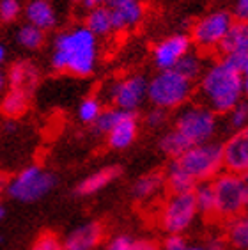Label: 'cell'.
<instances>
[{
	"label": "cell",
	"mask_w": 248,
	"mask_h": 250,
	"mask_svg": "<svg viewBox=\"0 0 248 250\" xmlns=\"http://www.w3.org/2000/svg\"><path fill=\"white\" fill-rule=\"evenodd\" d=\"M55 185H57L55 174L50 172V170H44L38 165H30V167L23 168L5 187V192L9 193V197L15 199V201L36 202L52 192Z\"/></svg>",
	"instance_id": "obj_6"
},
{
	"label": "cell",
	"mask_w": 248,
	"mask_h": 250,
	"mask_svg": "<svg viewBox=\"0 0 248 250\" xmlns=\"http://www.w3.org/2000/svg\"><path fill=\"white\" fill-rule=\"evenodd\" d=\"M32 250H64V247H62L57 236L43 234L36 240V243L32 245Z\"/></svg>",
	"instance_id": "obj_33"
},
{
	"label": "cell",
	"mask_w": 248,
	"mask_h": 250,
	"mask_svg": "<svg viewBox=\"0 0 248 250\" xmlns=\"http://www.w3.org/2000/svg\"><path fill=\"white\" fill-rule=\"evenodd\" d=\"M234 23V18L229 11H213L209 15L202 16L191 30L193 43L199 48L211 50L216 48L220 41L225 38V34L229 32L230 25Z\"/></svg>",
	"instance_id": "obj_9"
},
{
	"label": "cell",
	"mask_w": 248,
	"mask_h": 250,
	"mask_svg": "<svg viewBox=\"0 0 248 250\" xmlns=\"http://www.w3.org/2000/svg\"><path fill=\"white\" fill-rule=\"evenodd\" d=\"M197 218V208L191 193H172L163 204L160 224L168 234H183Z\"/></svg>",
	"instance_id": "obj_8"
},
{
	"label": "cell",
	"mask_w": 248,
	"mask_h": 250,
	"mask_svg": "<svg viewBox=\"0 0 248 250\" xmlns=\"http://www.w3.org/2000/svg\"><path fill=\"white\" fill-rule=\"evenodd\" d=\"M222 167L225 172L245 176L248 170V133L236 131L225 144H222Z\"/></svg>",
	"instance_id": "obj_11"
},
{
	"label": "cell",
	"mask_w": 248,
	"mask_h": 250,
	"mask_svg": "<svg viewBox=\"0 0 248 250\" xmlns=\"http://www.w3.org/2000/svg\"><path fill=\"white\" fill-rule=\"evenodd\" d=\"M126 2H131V0H108V9H114V7H119V5L126 4Z\"/></svg>",
	"instance_id": "obj_40"
},
{
	"label": "cell",
	"mask_w": 248,
	"mask_h": 250,
	"mask_svg": "<svg viewBox=\"0 0 248 250\" xmlns=\"http://www.w3.org/2000/svg\"><path fill=\"white\" fill-rule=\"evenodd\" d=\"M206 249L207 250H227V241L216 238V240H211L209 245L206 247Z\"/></svg>",
	"instance_id": "obj_38"
},
{
	"label": "cell",
	"mask_w": 248,
	"mask_h": 250,
	"mask_svg": "<svg viewBox=\"0 0 248 250\" xmlns=\"http://www.w3.org/2000/svg\"><path fill=\"white\" fill-rule=\"evenodd\" d=\"M85 27L94 34L96 38L98 36H108L112 32V20H110L108 7L100 5V7H94V9L89 11L85 20Z\"/></svg>",
	"instance_id": "obj_23"
},
{
	"label": "cell",
	"mask_w": 248,
	"mask_h": 250,
	"mask_svg": "<svg viewBox=\"0 0 248 250\" xmlns=\"http://www.w3.org/2000/svg\"><path fill=\"white\" fill-rule=\"evenodd\" d=\"M98 62L96 36L83 27L57 34L53 43L52 66L57 71H69L75 77H89Z\"/></svg>",
	"instance_id": "obj_1"
},
{
	"label": "cell",
	"mask_w": 248,
	"mask_h": 250,
	"mask_svg": "<svg viewBox=\"0 0 248 250\" xmlns=\"http://www.w3.org/2000/svg\"><path fill=\"white\" fill-rule=\"evenodd\" d=\"M247 91V77L236 73L224 62H216L206 69L201 80V92L213 114H229L241 103Z\"/></svg>",
	"instance_id": "obj_2"
},
{
	"label": "cell",
	"mask_w": 248,
	"mask_h": 250,
	"mask_svg": "<svg viewBox=\"0 0 248 250\" xmlns=\"http://www.w3.org/2000/svg\"><path fill=\"white\" fill-rule=\"evenodd\" d=\"M5 213H7V211H5V206L2 204V202H0V220L5 217Z\"/></svg>",
	"instance_id": "obj_44"
},
{
	"label": "cell",
	"mask_w": 248,
	"mask_h": 250,
	"mask_svg": "<svg viewBox=\"0 0 248 250\" xmlns=\"http://www.w3.org/2000/svg\"><path fill=\"white\" fill-rule=\"evenodd\" d=\"M232 18H236L238 21H243V23H247V18H248V0H236Z\"/></svg>",
	"instance_id": "obj_37"
},
{
	"label": "cell",
	"mask_w": 248,
	"mask_h": 250,
	"mask_svg": "<svg viewBox=\"0 0 248 250\" xmlns=\"http://www.w3.org/2000/svg\"><path fill=\"white\" fill-rule=\"evenodd\" d=\"M27 108H29V94L25 91H20V89H11L2 100V105H0L2 114L9 119H16V117L23 116Z\"/></svg>",
	"instance_id": "obj_20"
},
{
	"label": "cell",
	"mask_w": 248,
	"mask_h": 250,
	"mask_svg": "<svg viewBox=\"0 0 248 250\" xmlns=\"http://www.w3.org/2000/svg\"><path fill=\"white\" fill-rule=\"evenodd\" d=\"M27 23L38 27L39 30H50L57 25V13L50 0H29L25 5Z\"/></svg>",
	"instance_id": "obj_14"
},
{
	"label": "cell",
	"mask_w": 248,
	"mask_h": 250,
	"mask_svg": "<svg viewBox=\"0 0 248 250\" xmlns=\"http://www.w3.org/2000/svg\"><path fill=\"white\" fill-rule=\"evenodd\" d=\"M163 183H165V178H163V174H145L142 178H139L135 181L133 185V197L137 201H147V199L154 197L160 190H162Z\"/></svg>",
	"instance_id": "obj_21"
},
{
	"label": "cell",
	"mask_w": 248,
	"mask_h": 250,
	"mask_svg": "<svg viewBox=\"0 0 248 250\" xmlns=\"http://www.w3.org/2000/svg\"><path fill=\"white\" fill-rule=\"evenodd\" d=\"M4 59H5V48L0 44V64L4 62Z\"/></svg>",
	"instance_id": "obj_43"
},
{
	"label": "cell",
	"mask_w": 248,
	"mask_h": 250,
	"mask_svg": "<svg viewBox=\"0 0 248 250\" xmlns=\"http://www.w3.org/2000/svg\"><path fill=\"white\" fill-rule=\"evenodd\" d=\"M227 245H232L236 250H247L248 247V220L247 217L232 218L227 227Z\"/></svg>",
	"instance_id": "obj_27"
},
{
	"label": "cell",
	"mask_w": 248,
	"mask_h": 250,
	"mask_svg": "<svg viewBox=\"0 0 248 250\" xmlns=\"http://www.w3.org/2000/svg\"><path fill=\"white\" fill-rule=\"evenodd\" d=\"M172 69H174L177 75H181L185 80L193 83V80H197V78L202 75V71H204V62H202V59L199 53L186 52Z\"/></svg>",
	"instance_id": "obj_22"
},
{
	"label": "cell",
	"mask_w": 248,
	"mask_h": 250,
	"mask_svg": "<svg viewBox=\"0 0 248 250\" xmlns=\"http://www.w3.org/2000/svg\"><path fill=\"white\" fill-rule=\"evenodd\" d=\"M158 146H160V149L167 154V156H170L172 160H177L191 147L190 142H188L177 130L167 131V133L160 139V144Z\"/></svg>",
	"instance_id": "obj_25"
},
{
	"label": "cell",
	"mask_w": 248,
	"mask_h": 250,
	"mask_svg": "<svg viewBox=\"0 0 248 250\" xmlns=\"http://www.w3.org/2000/svg\"><path fill=\"white\" fill-rule=\"evenodd\" d=\"M188 247L183 234H168V238L163 243V250H185Z\"/></svg>",
	"instance_id": "obj_36"
},
{
	"label": "cell",
	"mask_w": 248,
	"mask_h": 250,
	"mask_svg": "<svg viewBox=\"0 0 248 250\" xmlns=\"http://www.w3.org/2000/svg\"><path fill=\"white\" fill-rule=\"evenodd\" d=\"M121 168L119 167H105L92 172L91 176H87L83 181H80L77 187L78 195H92V193L100 192L105 187H108L114 179L119 178Z\"/></svg>",
	"instance_id": "obj_18"
},
{
	"label": "cell",
	"mask_w": 248,
	"mask_h": 250,
	"mask_svg": "<svg viewBox=\"0 0 248 250\" xmlns=\"http://www.w3.org/2000/svg\"><path fill=\"white\" fill-rule=\"evenodd\" d=\"M195 183L211 181L222 172V144L206 142L191 146L183 156L174 160Z\"/></svg>",
	"instance_id": "obj_5"
},
{
	"label": "cell",
	"mask_w": 248,
	"mask_h": 250,
	"mask_svg": "<svg viewBox=\"0 0 248 250\" xmlns=\"http://www.w3.org/2000/svg\"><path fill=\"white\" fill-rule=\"evenodd\" d=\"M191 195H193V201H195L197 213H202L206 217L215 215V192H213L211 181L197 183Z\"/></svg>",
	"instance_id": "obj_24"
},
{
	"label": "cell",
	"mask_w": 248,
	"mask_h": 250,
	"mask_svg": "<svg viewBox=\"0 0 248 250\" xmlns=\"http://www.w3.org/2000/svg\"><path fill=\"white\" fill-rule=\"evenodd\" d=\"M247 121H248V105L247 103H238L232 110L229 112V125L230 128H234L236 131L247 130Z\"/></svg>",
	"instance_id": "obj_31"
},
{
	"label": "cell",
	"mask_w": 248,
	"mask_h": 250,
	"mask_svg": "<svg viewBox=\"0 0 248 250\" xmlns=\"http://www.w3.org/2000/svg\"><path fill=\"white\" fill-rule=\"evenodd\" d=\"M108 98L115 108L135 112L147 98V78L144 75H131L124 80L112 83L108 89Z\"/></svg>",
	"instance_id": "obj_10"
},
{
	"label": "cell",
	"mask_w": 248,
	"mask_h": 250,
	"mask_svg": "<svg viewBox=\"0 0 248 250\" xmlns=\"http://www.w3.org/2000/svg\"><path fill=\"white\" fill-rule=\"evenodd\" d=\"M135 240H131L129 236L121 234L115 236L114 240H110V243L106 245V250H133Z\"/></svg>",
	"instance_id": "obj_35"
},
{
	"label": "cell",
	"mask_w": 248,
	"mask_h": 250,
	"mask_svg": "<svg viewBox=\"0 0 248 250\" xmlns=\"http://www.w3.org/2000/svg\"><path fill=\"white\" fill-rule=\"evenodd\" d=\"M185 250H207L204 245H188Z\"/></svg>",
	"instance_id": "obj_42"
},
{
	"label": "cell",
	"mask_w": 248,
	"mask_h": 250,
	"mask_svg": "<svg viewBox=\"0 0 248 250\" xmlns=\"http://www.w3.org/2000/svg\"><path fill=\"white\" fill-rule=\"evenodd\" d=\"M193 83L185 80L174 69L156 73L151 80H147V100L156 108L172 110L179 108L190 100Z\"/></svg>",
	"instance_id": "obj_4"
},
{
	"label": "cell",
	"mask_w": 248,
	"mask_h": 250,
	"mask_svg": "<svg viewBox=\"0 0 248 250\" xmlns=\"http://www.w3.org/2000/svg\"><path fill=\"white\" fill-rule=\"evenodd\" d=\"M101 101L96 100V98H85V100L82 101L80 106H78V117H80L82 123H85V125H92L98 116L101 114Z\"/></svg>",
	"instance_id": "obj_30"
},
{
	"label": "cell",
	"mask_w": 248,
	"mask_h": 250,
	"mask_svg": "<svg viewBox=\"0 0 248 250\" xmlns=\"http://www.w3.org/2000/svg\"><path fill=\"white\" fill-rule=\"evenodd\" d=\"M124 116H126V112L119 110V108H115V106L101 110V114L98 116V119L92 123V125H94V131L96 133H106L108 135L110 131H112V128H114V126L117 125Z\"/></svg>",
	"instance_id": "obj_29"
},
{
	"label": "cell",
	"mask_w": 248,
	"mask_h": 250,
	"mask_svg": "<svg viewBox=\"0 0 248 250\" xmlns=\"http://www.w3.org/2000/svg\"><path fill=\"white\" fill-rule=\"evenodd\" d=\"M108 0H82V4L85 9H94V7H100V5L106 4Z\"/></svg>",
	"instance_id": "obj_39"
},
{
	"label": "cell",
	"mask_w": 248,
	"mask_h": 250,
	"mask_svg": "<svg viewBox=\"0 0 248 250\" xmlns=\"http://www.w3.org/2000/svg\"><path fill=\"white\" fill-rule=\"evenodd\" d=\"M215 192V215L225 220L243 217L248 204V183L245 176L220 172L211 179Z\"/></svg>",
	"instance_id": "obj_3"
},
{
	"label": "cell",
	"mask_w": 248,
	"mask_h": 250,
	"mask_svg": "<svg viewBox=\"0 0 248 250\" xmlns=\"http://www.w3.org/2000/svg\"><path fill=\"white\" fill-rule=\"evenodd\" d=\"M218 48L224 55L248 52V27H247V23H243V21H234V23L230 25L229 32L225 34V38L220 41Z\"/></svg>",
	"instance_id": "obj_19"
},
{
	"label": "cell",
	"mask_w": 248,
	"mask_h": 250,
	"mask_svg": "<svg viewBox=\"0 0 248 250\" xmlns=\"http://www.w3.org/2000/svg\"><path fill=\"white\" fill-rule=\"evenodd\" d=\"M167 185L172 193H191L197 183L176 162H172L167 172Z\"/></svg>",
	"instance_id": "obj_26"
},
{
	"label": "cell",
	"mask_w": 248,
	"mask_h": 250,
	"mask_svg": "<svg viewBox=\"0 0 248 250\" xmlns=\"http://www.w3.org/2000/svg\"><path fill=\"white\" fill-rule=\"evenodd\" d=\"M71 2H77V4H78V2H82V0H71Z\"/></svg>",
	"instance_id": "obj_46"
},
{
	"label": "cell",
	"mask_w": 248,
	"mask_h": 250,
	"mask_svg": "<svg viewBox=\"0 0 248 250\" xmlns=\"http://www.w3.org/2000/svg\"><path fill=\"white\" fill-rule=\"evenodd\" d=\"M16 41L27 50H38V48H41L44 43V32L39 30L38 27H34V25L25 23L18 29Z\"/></svg>",
	"instance_id": "obj_28"
},
{
	"label": "cell",
	"mask_w": 248,
	"mask_h": 250,
	"mask_svg": "<svg viewBox=\"0 0 248 250\" xmlns=\"http://www.w3.org/2000/svg\"><path fill=\"white\" fill-rule=\"evenodd\" d=\"M167 123V110H163V108H156L154 106L153 110H149L145 114V125L149 128H160Z\"/></svg>",
	"instance_id": "obj_34"
},
{
	"label": "cell",
	"mask_w": 248,
	"mask_h": 250,
	"mask_svg": "<svg viewBox=\"0 0 248 250\" xmlns=\"http://www.w3.org/2000/svg\"><path fill=\"white\" fill-rule=\"evenodd\" d=\"M190 44H191L190 38L185 36V34H174L170 38L163 39L162 43H158L154 46V52H153L156 67L160 71L172 69L186 52H190Z\"/></svg>",
	"instance_id": "obj_12"
},
{
	"label": "cell",
	"mask_w": 248,
	"mask_h": 250,
	"mask_svg": "<svg viewBox=\"0 0 248 250\" xmlns=\"http://www.w3.org/2000/svg\"><path fill=\"white\" fill-rule=\"evenodd\" d=\"M139 133V121L135 112H126V116L112 128L108 133V144L112 149H126L133 144Z\"/></svg>",
	"instance_id": "obj_15"
},
{
	"label": "cell",
	"mask_w": 248,
	"mask_h": 250,
	"mask_svg": "<svg viewBox=\"0 0 248 250\" xmlns=\"http://www.w3.org/2000/svg\"><path fill=\"white\" fill-rule=\"evenodd\" d=\"M144 18V4L140 0H131L126 4L110 9V20H112V30H123L126 27L139 25Z\"/></svg>",
	"instance_id": "obj_16"
},
{
	"label": "cell",
	"mask_w": 248,
	"mask_h": 250,
	"mask_svg": "<svg viewBox=\"0 0 248 250\" xmlns=\"http://www.w3.org/2000/svg\"><path fill=\"white\" fill-rule=\"evenodd\" d=\"M101 236H103V229L100 224L89 222L69 232L62 247L64 250H94L101 241Z\"/></svg>",
	"instance_id": "obj_13"
},
{
	"label": "cell",
	"mask_w": 248,
	"mask_h": 250,
	"mask_svg": "<svg viewBox=\"0 0 248 250\" xmlns=\"http://www.w3.org/2000/svg\"><path fill=\"white\" fill-rule=\"evenodd\" d=\"M5 85H7V78H5V73L0 69V92L4 91Z\"/></svg>",
	"instance_id": "obj_41"
},
{
	"label": "cell",
	"mask_w": 248,
	"mask_h": 250,
	"mask_svg": "<svg viewBox=\"0 0 248 250\" xmlns=\"http://www.w3.org/2000/svg\"><path fill=\"white\" fill-rule=\"evenodd\" d=\"M4 190V183H2V179H0V192Z\"/></svg>",
	"instance_id": "obj_45"
},
{
	"label": "cell",
	"mask_w": 248,
	"mask_h": 250,
	"mask_svg": "<svg viewBox=\"0 0 248 250\" xmlns=\"http://www.w3.org/2000/svg\"><path fill=\"white\" fill-rule=\"evenodd\" d=\"M191 146L211 142L216 131V114L206 105H188L176 117V128Z\"/></svg>",
	"instance_id": "obj_7"
},
{
	"label": "cell",
	"mask_w": 248,
	"mask_h": 250,
	"mask_svg": "<svg viewBox=\"0 0 248 250\" xmlns=\"http://www.w3.org/2000/svg\"><path fill=\"white\" fill-rule=\"evenodd\" d=\"M21 13V4L20 0H0V21L11 23Z\"/></svg>",
	"instance_id": "obj_32"
},
{
	"label": "cell",
	"mask_w": 248,
	"mask_h": 250,
	"mask_svg": "<svg viewBox=\"0 0 248 250\" xmlns=\"http://www.w3.org/2000/svg\"><path fill=\"white\" fill-rule=\"evenodd\" d=\"M5 78H7L11 89H20L29 94L38 83L39 73L29 62H15L9 67V71L5 73Z\"/></svg>",
	"instance_id": "obj_17"
}]
</instances>
